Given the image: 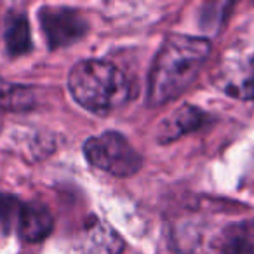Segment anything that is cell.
I'll return each instance as SVG.
<instances>
[{
  "label": "cell",
  "mask_w": 254,
  "mask_h": 254,
  "mask_svg": "<svg viewBox=\"0 0 254 254\" xmlns=\"http://www.w3.org/2000/svg\"><path fill=\"white\" fill-rule=\"evenodd\" d=\"M23 202L12 195L0 193V223L4 226H16Z\"/></svg>",
  "instance_id": "8fae6325"
},
{
  "label": "cell",
  "mask_w": 254,
  "mask_h": 254,
  "mask_svg": "<svg viewBox=\"0 0 254 254\" xmlns=\"http://www.w3.org/2000/svg\"><path fill=\"white\" fill-rule=\"evenodd\" d=\"M84 155L91 166L117 178H129L143 166V157L120 132L106 131L84 143Z\"/></svg>",
  "instance_id": "3957f363"
},
{
  "label": "cell",
  "mask_w": 254,
  "mask_h": 254,
  "mask_svg": "<svg viewBox=\"0 0 254 254\" xmlns=\"http://www.w3.org/2000/svg\"><path fill=\"white\" fill-rule=\"evenodd\" d=\"M53 216L40 204H23L19 211L16 230L18 235L26 242H40L53 232Z\"/></svg>",
  "instance_id": "52a82bcc"
},
{
  "label": "cell",
  "mask_w": 254,
  "mask_h": 254,
  "mask_svg": "<svg viewBox=\"0 0 254 254\" xmlns=\"http://www.w3.org/2000/svg\"><path fill=\"white\" fill-rule=\"evenodd\" d=\"M39 19L51 49L71 46L89 30L84 16L68 7H42L39 11Z\"/></svg>",
  "instance_id": "277c9868"
},
{
  "label": "cell",
  "mask_w": 254,
  "mask_h": 254,
  "mask_svg": "<svg viewBox=\"0 0 254 254\" xmlns=\"http://www.w3.org/2000/svg\"><path fill=\"white\" fill-rule=\"evenodd\" d=\"M124 240L108 223L96 219L84 230L78 244L80 254H120Z\"/></svg>",
  "instance_id": "8992f818"
},
{
  "label": "cell",
  "mask_w": 254,
  "mask_h": 254,
  "mask_svg": "<svg viewBox=\"0 0 254 254\" xmlns=\"http://www.w3.org/2000/svg\"><path fill=\"white\" fill-rule=\"evenodd\" d=\"M214 84L225 94L249 101L254 98V56L226 58L218 68Z\"/></svg>",
  "instance_id": "5b68a950"
},
{
  "label": "cell",
  "mask_w": 254,
  "mask_h": 254,
  "mask_svg": "<svg viewBox=\"0 0 254 254\" xmlns=\"http://www.w3.org/2000/svg\"><path fill=\"white\" fill-rule=\"evenodd\" d=\"M5 44L12 56H21L32 49V35H30L28 19L21 12H11L5 25Z\"/></svg>",
  "instance_id": "30bf717a"
},
{
  "label": "cell",
  "mask_w": 254,
  "mask_h": 254,
  "mask_svg": "<svg viewBox=\"0 0 254 254\" xmlns=\"http://www.w3.org/2000/svg\"><path fill=\"white\" fill-rule=\"evenodd\" d=\"M68 89L82 108L94 113L112 112L131 96L126 75L103 60H84L75 64L68 75Z\"/></svg>",
  "instance_id": "7a4b0ae2"
},
{
  "label": "cell",
  "mask_w": 254,
  "mask_h": 254,
  "mask_svg": "<svg viewBox=\"0 0 254 254\" xmlns=\"http://www.w3.org/2000/svg\"><path fill=\"white\" fill-rule=\"evenodd\" d=\"M205 120H207V115L200 108L191 105L181 106L180 110H176L173 115L167 117L160 124V132H159L160 143L174 141L180 136L197 131V129H200L204 126Z\"/></svg>",
  "instance_id": "ba28073f"
},
{
  "label": "cell",
  "mask_w": 254,
  "mask_h": 254,
  "mask_svg": "<svg viewBox=\"0 0 254 254\" xmlns=\"http://www.w3.org/2000/svg\"><path fill=\"white\" fill-rule=\"evenodd\" d=\"M221 254H254V219L225 228L219 242Z\"/></svg>",
  "instance_id": "9c48e42d"
},
{
  "label": "cell",
  "mask_w": 254,
  "mask_h": 254,
  "mask_svg": "<svg viewBox=\"0 0 254 254\" xmlns=\"http://www.w3.org/2000/svg\"><path fill=\"white\" fill-rule=\"evenodd\" d=\"M211 53L209 40L174 33L166 39L148 75V106H162L180 98L197 78Z\"/></svg>",
  "instance_id": "6da1fadb"
}]
</instances>
